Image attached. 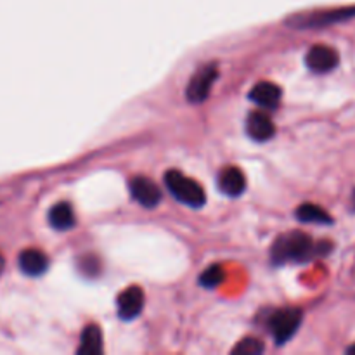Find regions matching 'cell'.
<instances>
[{"label": "cell", "instance_id": "obj_1", "mask_svg": "<svg viewBox=\"0 0 355 355\" xmlns=\"http://www.w3.org/2000/svg\"><path fill=\"white\" fill-rule=\"evenodd\" d=\"M331 250L329 243L315 245L311 236L300 231L288 232L281 236L272 245V260L276 263L286 262H309L318 255H326Z\"/></svg>", "mask_w": 355, "mask_h": 355}, {"label": "cell", "instance_id": "obj_2", "mask_svg": "<svg viewBox=\"0 0 355 355\" xmlns=\"http://www.w3.org/2000/svg\"><path fill=\"white\" fill-rule=\"evenodd\" d=\"M165 184L170 194L175 200H179L180 203L187 205V207L200 208L207 201V194H205L203 187L194 179H189L187 175H184L179 170H168L165 173Z\"/></svg>", "mask_w": 355, "mask_h": 355}, {"label": "cell", "instance_id": "obj_3", "mask_svg": "<svg viewBox=\"0 0 355 355\" xmlns=\"http://www.w3.org/2000/svg\"><path fill=\"white\" fill-rule=\"evenodd\" d=\"M302 322V311L295 307H286L279 309V311L274 312L269 319V328L272 333L274 340H276L279 345H284L286 342H290L295 336V333L298 331Z\"/></svg>", "mask_w": 355, "mask_h": 355}, {"label": "cell", "instance_id": "obj_4", "mask_svg": "<svg viewBox=\"0 0 355 355\" xmlns=\"http://www.w3.org/2000/svg\"><path fill=\"white\" fill-rule=\"evenodd\" d=\"M218 78V69L215 64H207L203 68L198 69L189 80L186 89V97L189 103L201 104L208 99L210 90L214 87L215 80Z\"/></svg>", "mask_w": 355, "mask_h": 355}, {"label": "cell", "instance_id": "obj_5", "mask_svg": "<svg viewBox=\"0 0 355 355\" xmlns=\"http://www.w3.org/2000/svg\"><path fill=\"white\" fill-rule=\"evenodd\" d=\"M355 16V7L352 9H338V10H324V12H314L307 14V16H298L290 21V24L297 28H319L328 26V24H335L338 21L350 19Z\"/></svg>", "mask_w": 355, "mask_h": 355}, {"label": "cell", "instance_id": "obj_6", "mask_svg": "<svg viewBox=\"0 0 355 355\" xmlns=\"http://www.w3.org/2000/svg\"><path fill=\"white\" fill-rule=\"evenodd\" d=\"M118 307V315L123 321H134L135 318H139L144 309V291L139 286L132 284L127 290H123L120 293L116 300Z\"/></svg>", "mask_w": 355, "mask_h": 355}, {"label": "cell", "instance_id": "obj_7", "mask_svg": "<svg viewBox=\"0 0 355 355\" xmlns=\"http://www.w3.org/2000/svg\"><path fill=\"white\" fill-rule=\"evenodd\" d=\"M338 52L328 45H314L309 49L307 55H305L309 69L314 73H329L338 66Z\"/></svg>", "mask_w": 355, "mask_h": 355}, {"label": "cell", "instance_id": "obj_8", "mask_svg": "<svg viewBox=\"0 0 355 355\" xmlns=\"http://www.w3.org/2000/svg\"><path fill=\"white\" fill-rule=\"evenodd\" d=\"M130 194L139 205L146 208H155L158 207L159 201H162V191L159 187L153 182L148 177H134L130 180Z\"/></svg>", "mask_w": 355, "mask_h": 355}, {"label": "cell", "instance_id": "obj_9", "mask_svg": "<svg viewBox=\"0 0 355 355\" xmlns=\"http://www.w3.org/2000/svg\"><path fill=\"white\" fill-rule=\"evenodd\" d=\"M281 97V87L272 82H259L252 90H250V99L260 107H267V110H274L279 106Z\"/></svg>", "mask_w": 355, "mask_h": 355}, {"label": "cell", "instance_id": "obj_10", "mask_svg": "<svg viewBox=\"0 0 355 355\" xmlns=\"http://www.w3.org/2000/svg\"><path fill=\"white\" fill-rule=\"evenodd\" d=\"M246 132L257 142H267L276 134L272 120L263 113H250L246 120Z\"/></svg>", "mask_w": 355, "mask_h": 355}, {"label": "cell", "instance_id": "obj_11", "mask_svg": "<svg viewBox=\"0 0 355 355\" xmlns=\"http://www.w3.org/2000/svg\"><path fill=\"white\" fill-rule=\"evenodd\" d=\"M17 262H19L21 272L26 274V276H42L49 269L47 255L44 252H40V250L35 248H28L24 252H21Z\"/></svg>", "mask_w": 355, "mask_h": 355}, {"label": "cell", "instance_id": "obj_12", "mask_svg": "<svg viewBox=\"0 0 355 355\" xmlns=\"http://www.w3.org/2000/svg\"><path fill=\"white\" fill-rule=\"evenodd\" d=\"M218 187L227 196L236 198L241 196L246 189V177L238 166H229V168L222 170L218 175Z\"/></svg>", "mask_w": 355, "mask_h": 355}, {"label": "cell", "instance_id": "obj_13", "mask_svg": "<svg viewBox=\"0 0 355 355\" xmlns=\"http://www.w3.org/2000/svg\"><path fill=\"white\" fill-rule=\"evenodd\" d=\"M49 222L55 231H69L75 227V211H73L71 205L61 201V203L54 205L49 211Z\"/></svg>", "mask_w": 355, "mask_h": 355}, {"label": "cell", "instance_id": "obj_14", "mask_svg": "<svg viewBox=\"0 0 355 355\" xmlns=\"http://www.w3.org/2000/svg\"><path fill=\"white\" fill-rule=\"evenodd\" d=\"M103 352V333L99 326L89 324L82 333L80 338V347L76 350L78 355H99Z\"/></svg>", "mask_w": 355, "mask_h": 355}, {"label": "cell", "instance_id": "obj_15", "mask_svg": "<svg viewBox=\"0 0 355 355\" xmlns=\"http://www.w3.org/2000/svg\"><path fill=\"white\" fill-rule=\"evenodd\" d=\"M297 218L305 224H331V215L321 207L312 203H304L297 208Z\"/></svg>", "mask_w": 355, "mask_h": 355}, {"label": "cell", "instance_id": "obj_16", "mask_svg": "<svg viewBox=\"0 0 355 355\" xmlns=\"http://www.w3.org/2000/svg\"><path fill=\"white\" fill-rule=\"evenodd\" d=\"M225 277V270L222 266H210L205 269L200 276V284L205 288H217L220 286Z\"/></svg>", "mask_w": 355, "mask_h": 355}, {"label": "cell", "instance_id": "obj_17", "mask_svg": "<svg viewBox=\"0 0 355 355\" xmlns=\"http://www.w3.org/2000/svg\"><path fill=\"white\" fill-rule=\"evenodd\" d=\"M263 352V343L257 338H245L232 349V354L259 355Z\"/></svg>", "mask_w": 355, "mask_h": 355}, {"label": "cell", "instance_id": "obj_18", "mask_svg": "<svg viewBox=\"0 0 355 355\" xmlns=\"http://www.w3.org/2000/svg\"><path fill=\"white\" fill-rule=\"evenodd\" d=\"M2 269H3V259L2 255H0V272H2Z\"/></svg>", "mask_w": 355, "mask_h": 355}, {"label": "cell", "instance_id": "obj_19", "mask_svg": "<svg viewBox=\"0 0 355 355\" xmlns=\"http://www.w3.org/2000/svg\"><path fill=\"white\" fill-rule=\"evenodd\" d=\"M347 352H349V354H355V345H354V347H350V349L347 350Z\"/></svg>", "mask_w": 355, "mask_h": 355}]
</instances>
